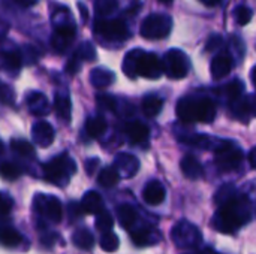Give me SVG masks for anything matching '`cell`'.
Returning a JSON list of instances; mask_svg holds the SVG:
<instances>
[{"label":"cell","mask_w":256,"mask_h":254,"mask_svg":"<svg viewBox=\"0 0 256 254\" xmlns=\"http://www.w3.org/2000/svg\"><path fill=\"white\" fill-rule=\"evenodd\" d=\"M172 18L165 13H152L141 24V36L146 39H164L171 33Z\"/></svg>","instance_id":"obj_5"},{"label":"cell","mask_w":256,"mask_h":254,"mask_svg":"<svg viewBox=\"0 0 256 254\" xmlns=\"http://www.w3.org/2000/svg\"><path fill=\"white\" fill-rule=\"evenodd\" d=\"M249 163H250V168L252 169H255V148H252L250 151H249Z\"/></svg>","instance_id":"obj_47"},{"label":"cell","mask_w":256,"mask_h":254,"mask_svg":"<svg viewBox=\"0 0 256 254\" xmlns=\"http://www.w3.org/2000/svg\"><path fill=\"white\" fill-rule=\"evenodd\" d=\"M94 31L100 36L110 39H128L129 30L123 19H96L94 21Z\"/></svg>","instance_id":"obj_10"},{"label":"cell","mask_w":256,"mask_h":254,"mask_svg":"<svg viewBox=\"0 0 256 254\" xmlns=\"http://www.w3.org/2000/svg\"><path fill=\"white\" fill-rule=\"evenodd\" d=\"M178 141L184 142V144H189L192 147H201V148H207L208 144H210V138L208 136H204V135H190V136H178Z\"/></svg>","instance_id":"obj_37"},{"label":"cell","mask_w":256,"mask_h":254,"mask_svg":"<svg viewBox=\"0 0 256 254\" xmlns=\"http://www.w3.org/2000/svg\"><path fill=\"white\" fill-rule=\"evenodd\" d=\"M22 174V169L12 162H0V177L8 181H15Z\"/></svg>","instance_id":"obj_29"},{"label":"cell","mask_w":256,"mask_h":254,"mask_svg":"<svg viewBox=\"0 0 256 254\" xmlns=\"http://www.w3.org/2000/svg\"><path fill=\"white\" fill-rule=\"evenodd\" d=\"M252 219V204L248 196L232 195L222 204L214 214L213 226L219 232L234 234L248 225Z\"/></svg>","instance_id":"obj_1"},{"label":"cell","mask_w":256,"mask_h":254,"mask_svg":"<svg viewBox=\"0 0 256 254\" xmlns=\"http://www.w3.org/2000/svg\"><path fill=\"white\" fill-rule=\"evenodd\" d=\"M232 69V58L228 54H219L212 60L210 64V72L213 79H222L225 78Z\"/></svg>","instance_id":"obj_16"},{"label":"cell","mask_w":256,"mask_h":254,"mask_svg":"<svg viewBox=\"0 0 256 254\" xmlns=\"http://www.w3.org/2000/svg\"><path fill=\"white\" fill-rule=\"evenodd\" d=\"M135 73L136 76L140 75L148 79H158L164 73L162 60L153 52H144L142 49H140L135 63Z\"/></svg>","instance_id":"obj_7"},{"label":"cell","mask_w":256,"mask_h":254,"mask_svg":"<svg viewBox=\"0 0 256 254\" xmlns=\"http://www.w3.org/2000/svg\"><path fill=\"white\" fill-rule=\"evenodd\" d=\"M98 103L105 108V109H112L114 111V99L111 96H106V94H102V96H98Z\"/></svg>","instance_id":"obj_44"},{"label":"cell","mask_w":256,"mask_h":254,"mask_svg":"<svg viewBox=\"0 0 256 254\" xmlns=\"http://www.w3.org/2000/svg\"><path fill=\"white\" fill-rule=\"evenodd\" d=\"M200 1L206 6H216L220 0H200Z\"/></svg>","instance_id":"obj_48"},{"label":"cell","mask_w":256,"mask_h":254,"mask_svg":"<svg viewBox=\"0 0 256 254\" xmlns=\"http://www.w3.org/2000/svg\"><path fill=\"white\" fill-rule=\"evenodd\" d=\"M232 195H236V189H234V186H231V184H228V186H224L219 192H218V195H216V204L219 205V204H222L224 201H226L228 198H231Z\"/></svg>","instance_id":"obj_41"},{"label":"cell","mask_w":256,"mask_h":254,"mask_svg":"<svg viewBox=\"0 0 256 254\" xmlns=\"http://www.w3.org/2000/svg\"><path fill=\"white\" fill-rule=\"evenodd\" d=\"M162 66H164V73H166L168 78L182 79L189 73L190 61H189V57L182 49L174 48V49H170L164 55Z\"/></svg>","instance_id":"obj_6"},{"label":"cell","mask_w":256,"mask_h":254,"mask_svg":"<svg viewBox=\"0 0 256 254\" xmlns=\"http://www.w3.org/2000/svg\"><path fill=\"white\" fill-rule=\"evenodd\" d=\"M98 163H99V162H98L96 159H93V160L87 162V163H86V169H87V174H93V171H94V166H96Z\"/></svg>","instance_id":"obj_46"},{"label":"cell","mask_w":256,"mask_h":254,"mask_svg":"<svg viewBox=\"0 0 256 254\" xmlns=\"http://www.w3.org/2000/svg\"><path fill=\"white\" fill-rule=\"evenodd\" d=\"M166 198V190L164 187V184L160 181H150L146 187H144V192H142V199L146 201V204L152 205V207H156V205H160Z\"/></svg>","instance_id":"obj_12"},{"label":"cell","mask_w":256,"mask_h":254,"mask_svg":"<svg viewBox=\"0 0 256 254\" xmlns=\"http://www.w3.org/2000/svg\"><path fill=\"white\" fill-rule=\"evenodd\" d=\"M3 61H4V67L15 72L21 67V63H22V58H21V54L20 51L16 49H10V51H6L3 52Z\"/></svg>","instance_id":"obj_32"},{"label":"cell","mask_w":256,"mask_h":254,"mask_svg":"<svg viewBox=\"0 0 256 254\" xmlns=\"http://www.w3.org/2000/svg\"><path fill=\"white\" fill-rule=\"evenodd\" d=\"M243 157H244V154H243L242 148L237 147V144L230 142V141L220 142L214 150V163L224 172L237 169L240 166V163L243 162Z\"/></svg>","instance_id":"obj_4"},{"label":"cell","mask_w":256,"mask_h":254,"mask_svg":"<svg viewBox=\"0 0 256 254\" xmlns=\"http://www.w3.org/2000/svg\"><path fill=\"white\" fill-rule=\"evenodd\" d=\"M3 151V145H2V142H0V153Z\"/></svg>","instance_id":"obj_52"},{"label":"cell","mask_w":256,"mask_h":254,"mask_svg":"<svg viewBox=\"0 0 256 254\" xmlns=\"http://www.w3.org/2000/svg\"><path fill=\"white\" fill-rule=\"evenodd\" d=\"M180 168H182V172L186 178L189 180H200L202 178L204 175V168L202 165L200 163V160L192 156V154H188L182 159L180 162Z\"/></svg>","instance_id":"obj_18"},{"label":"cell","mask_w":256,"mask_h":254,"mask_svg":"<svg viewBox=\"0 0 256 254\" xmlns=\"http://www.w3.org/2000/svg\"><path fill=\"white\" fill-rule=\"evenodd\" d=\"M234 18H236V21H237L240 25H246V24H249V22L252 21V18H254V10H252L249 6H244V4L237 6V7L234 9Z\"/></svg>","instance_id":"obj_36"},{"label":"cell","mask_w":256,"mask_h":254,"mask_svg":"<svg viewBox=\"0 0 256 254\" xmlns=\"http://www.w3.org/2000/svg\"><path fill=\"white\" fill-rule=\"evenodd\" d=\"M10 148L16 153V154H20V156H22V157H34V154H36V151H34V147L30 144V142H27V141H24V139H12L10 141Z\"/></svg>","instance_id":"obj_31"},{"label":"cell","mask_w":256,"mask_h":254,"mask_svg":"<svg viewBox=\"0 0 256 254\" xmlns=\"http://www.w3.org/2000/svg\"><path fill=\"white\" fill-rule=\"evenodd\" d=\"M124 133L130 144H142L148 139L150 130L141 121H130L124 126Z\"/></svg>","instance_id":"obj_17"},{"label":"cell","mask_w":256,"mask_h":254,"mask_svg":"<svg viewBox=\"0 0 256 254\" xmlns=\"http://www.w3.org/2000/svg\"><path fill=\"white\" fill-rule=\"evenodd\" d=\"M159 1H162V3H170V1H172V0H159Z\"/></svg>","instance_id":"obj_51"},{"label":"cell","mask_w":256,"mask_h":254,"mask_svg":"<svg viewBox=\"0 0 256 254\" xmlns=\"http://www.w3.org/2000/svg\"><path fill=\"white\" fill-rule=\"evenodd\" d=\"M16 4H20V6H22V7H28V6H33V4H36L38 3V0H14Z\"/></svg>","instance_id":"obj_45"},{"label":"cell","mask_w":256,"mask_h":254,"mask_svg":"<svg viewBox=\"0 0 256 254\" xmlns=\"http://www.w3.org/2000/svg\"><path fill=\"white\" fill-rule=\"evenodd\" d=\"M22 243L21 234L14 228H2L0 229V246L3 247H16Z\"/></svg>","instance_id":"obj_25"},{"label":"cell","mask_w":256,"mask_h":254,"mask_svg":"<svg viewBox=\"0 0 256 254\" xmlns=\"http://www.w3.org/2000/svg\"><path fill=\"white\" fill-rule=\"evenodd\" d=\"M200 254H219V253H216V252H214L213 249H210V247H208V249L202 250V252H201V253H200Z\"/></svg>","instance_id":"obj_50"},{"label":"cell","mask_w":256,"mask_h":254,"mask_svg":"<svg viewBox=\"0 0 256 254\" xmlns=\"http://www.w3.org/2000/svg\"><path fill=\"white\" fill-rule=\"evenodd\" d=\"M177 117L183 123H213L216 118V103L208 97H182L176 108Z\"/></svg>","instance_id":"obj_2"},{"label":"cell","mask_w":256,"mask_h":254,"mask_svg":"<svg viewBox=\"0 0 256 254\" xmlns=\"http://www.w3.org/2000/svg\"><path fill=\"white\" fill-rule=\"evenodd\" d=\"M34 211L48 219L52 223H60L63 217V207L62 202L56 196H46V195H38L33 202Z\"/></svg>","instance_id":"obj_9"},{"label":"cell","mask_w":256,"mask_h":254,"mask_svg":"<svg viewBox=\"0 0 256 254\" xmlns=\"http://www.w3.org/2000/svg\"><path fill=\"white\" fill-rule=\"evenodd\" d=\"M141 108H142V112L148 118H154L156 115L160 114V111L164 108V99L159 97V96H156V94H147L142 99Z\"/></svg>","instance_id":"obj_21"},{"label":"cell","mask_w":256,"mask_h":254,"mask_svg":"<svg viewBox=\"0 0 256 254\" xmlns=\"http://www.w3.org/2000/svg\"><path fill=\"white\" fill-rule=\"evenodd\" d=\"M54 109L57 112V115L64 120L69 121L70 120V112H72V105H70V99L68 94H60L57 93L54 97Z\"/></svg>","instance_id":"obj_23"},{"label":"cell","mask_w":256,"mask_h":254,"mask_svg":"<svg viewBox=\"0 0 256 254\" xmlns=\"http://www.w3.org/2000/svg\"><path fill=\"white\" fill-rule=\"evenodd\" d=\"M75 34H76V30L72 24H62V25H57V28L54 30L52 33V37H51V45L52 48L57 51V52H63L66 51L74 39H75Z\"/></svg>","instance_id":"obj_11"},{"label":"cell","mask_w":256,"mask_h":254,"mask_svg":"<svg viewBox=\"0 0 256 254\" xmlns=\"http://www.w3.org/2000/svg\"><path fill=\"white\" fill-rule=\"evenodd\" d=\"M108 129V124H106V120L100 115H96V117H90L87 121H86V132L90 138H99L102 136Z\"/></svg>","instance_id":"obj_22"},{"label":"cell","mask_w":256,"mask_h":254,"mask_svg":"<svg viewBox=\"0 0 256 254\" xmlns=\"http://www.w3.org/2000/svg\"><path fill=\"white\" fill-rule=\"evenodd\" d=\"M90 81L94 87H108L114 81V72L104 69V67H98L92 70Z\"/></svg>","instance_id":"obj_28"},{"label":"cell","mask_w":256,"mask_h":254,"mask_svg":"<svg viewBox=\"0 0 256 254\" xmlns=\"http://www.w3.org/2000/svg\"><path fill=\"white\" fill-rule=\"evenodd\" d=\"M27 106L30 109V112L33 115H46L50 112V103L45 97V94L38 93V91H32L27 94Z\"/></svg>","instance_id":"obj_19"},{"label":"cell","mask_w":256,"mask_h":254,"mask_svg":"<svg viewBox=\"0 0 256 254\" xmlns=\"http://www.w3.org/2000/svg\"><path fill=\"white\" fill-rule=\"evenodd\" d=\"M222 43H224L222 36H219V34H213L212 37H208L207 45H206V49H207V51H214V49L220 48V46H222Z\"/></svg>","instance_id":"obj_43"},{"label":"cell","mask_w":256,"mask_h":254,"mask_svg":"<svg viewBox=\"0 0 256 254\" xmlns=\"http://www.w3.org/2000/svg\"><path fill=\"white\" fill-rule=\"evenodd\" d=\"M118 181H120V175H118V172H117V169L114 166L104 168L98 175V183L105 189H111V187L117 186Z\"/></svg>","instance_id":"obj_26"},{"label":"cell","mask_w":256,"mask_h":254,"mask_svg":"<svg viewBox=\"0 0 256 254\" xmlns=\"http://www.w3.org/2000/svg\"><path fill=\"white\" fill-rule=\"evenodd\" d=\"M117 219L123 229H130L136 223V211L130 205H120L117 208Z\"/></svg>","instance_id":"obj_24"},{"label":"cell","mask_w":256,"mask_h":254,"mask_svg":"<svg viewBox=\"0 0 256 254\" xmlns=\"http://www.w3.org/2000/svg\"><path fill=\"white\" fill-rule=\"evenodd\" d=\"M172 240L178 249H196L202 241V235L192 223L180 222L172 231Z\"/></svg>","instance_id":"obj_8"},{"label":"cell","mask_w":256,"mask_h":254,"mask_svg":"<svg viewBox=\"0 0 256 254\" xmlns=\"http://www.w3.org/2000/svg\"><path fill=\"white\" fill-rule=\"evenodd\" d=\"M118 246H120V240H118V237H117L112 231L105 232V234L102 235V238H100V249H102L104 252H106V253L117 252Z\"/></svg>","instance_id":"obj_33"},{"label":"cell","mask_w":256,"mask_h":254,"mask_svg":"<svg viewBox=\"0 0 256 254\" xmlns=\"http://www.w3.org/2000/svg\"><path fill=\"white\" fill-rule=\"evenodd\" d=\"M42 169H44V178L48 183H52L56 186H64L69 183L70 177L76 172V165L64 153L45 163Z\"/></svg>","instance_id":"obj_3"},{"label":"cell","mask_w":256,"mask_h":254,"mask_svg":"<svg viewBox=\"0 0 256 254\" xmlns=\"http://www.w3.org/2000/svg\"><path fill=\"white\" fill-rule=\"evenodd\" d=\"M94 226H96V229H98L100 234L110 232V231H112V228H114V219H112V216H111L108 211L102 210L100 213L96 214Z\"/></svg>","instance_id":"obj_30"},{"label":"cell","mask_w":256,"mask_h":254,"mask_svg":"<svg viewBox=\"0 0 256 254\" xmlns=\"http://www.w3.org/2000/svg\"><path fill=\"white\" fill-rule=\"evenodd\" d=\"M118 6V0H96L94 1V12L99 16H106L112 13Z\"/></svg>","instance_id":"obj_34"},{"label":"cell","mask_w":256,"mask_h":254,"mask_svg":"<svg viewBox=\"0 0 256 254\" xmlns=\"http://www.w3.org/2000/svg\"><path fill=\"white\" fill-rule=\"evenodd\" d=\"M80 9H81V15H82V19H87V10H86V7H84V4L82 3H80Z\"/></svg>","instance_id":"obj_49"},{"label":"cell","mask_w":256,"mask_h":254,"mask_svg":"<svg viewBox=\"0 0 256 254\" xmlns=\"http://www.w3.org/2000/svg\"><path fill=\"white\" fill-rule=\"evenodd\" d=\"M225 91H226V96H228L230 100H238L242 97L243 91H244V85H243V82L240 79H232L226 85Z\"/></svg>","instance_id":"obj_38"},{"label":"cell","mask_w":256,"mask_h":254,"mask_svg":"<svg viewBox=\"0 0 256 254\" xmlns=\"http://www.w3.org/2000/svg\"><path fill=\"white\" fill-rule=\"evenodd\" d=\"M118 172V175H124V177H134L138 169H140V162L136 157H134L132 154H126L122 153L117 156L116 159V166H114Z\"/></svg>","instance_id":"obj_15"},{"label":"cell","mask_w":256,"mask_h":254,"mask_svg":"<svg viewBox=\"0 0 256 254\" xmlns=\"http://www.w3.org/2000/svg\"><path fill=\"white\" fill-rule=\"evenodd\" d=\"M0 102L6 103V105H12L14 103V91L9 85H6L4 82L0 81Z\"/></svg>","instance_id":"obj_40"},{"label":"cell","mask_w":256,"mask_h":254,"mask_svg":"<svg viewBox=\"0 0 256 254\" xmlns=\"http://www.w3.org/2000/svg\"><path fill=\"white\" fill-rule=\"evenodd\" d=\"M84 214H98L104 210V199L98 192H87L82 196V201L80 204Z\"/></svg>","instance_id":"obj_20"},{"label":"cell","mask_w":256,"mask_h":254,"mask_svg":"<svg viewBox=\"0 0 256 254\" xmlns=\"http://www.w3.org/2000/svg\"><path fill=\"white\" fill-rule=\"evenodd\" d=\"M132 241L138 247H147V246H154L162 240V235L159 231L154 228H141L138 231H134L130 235Z\"/></svg>","instance_id":"obj_14"},{"label":"cell","mask_w":256,"mask_h":254,"mask_svg":"<svg viewBox=\"0 0 256 254\" xmlns=\"http://www.w3.org/2000/svg\"><path fill=\"white\" fill-rule=\"evenodd\" d=\"M32 136L36 145L46 148L54 141V129L46 121H38L32 129Z\"/></svg>","instance_id":"obj_13"},{"label":"cell","mask_w":256,"mask_h":254,"mask_svg":"<svg viewBox=\"0 0 256 254\" xmlns=\"http://www.w3.org/2000/svg\"><path fill=\"white\" fill-rule=\"evenodd\" d=\"M138 51L140 48H135L132 51H129L123 60V72L129 76V78H135L136 73H135V63H136V55H138Z\"/></svg>","instance_id":"obj_35"},{"label":"cell","mask_w":256,"mask_h":254,"mask_svg":"<svg viewBox=\"0 0 256 254\" xmlns=\"http://www.w3.org/2000/svg\"><path fill=\"white\" fill-rule=\"evenodd\" d=\"M75 57H78L80 60H94L96 58V51L94 46L90 42H84L80 45V48L76 49V52L74 54Z\"/></svg>","instance_id":"obj_39"},{"label":"cell","mask_w":256,"mask_h":254,"mask_svg":"<svg viewBox=\"0 0 256 254\" xmlns=\"http://www.w3.org/2000/svg\"><path fill=\"white\" fill-rule=\"evenodd\" d=\"M72 243L81 250H92L94 246V237L88 229H78L72 237Z\"/></svg>","instance_id":"obj_27"},{"label":"cell","mask_w":256,"mask_h":254,"mask_svg":"<svg viewBox=\"0 0 256 254\" xmlns=\"http://www.w3.org/2000/svg\"><path fill=\"white\" fill-rule=\"evenodd\" d=\"M12 205H14L12 199L8 195L0 193V217L8 216L10 213V210H12Z\"/></svg>","instance_id":"obj_42"}]
</instances>
